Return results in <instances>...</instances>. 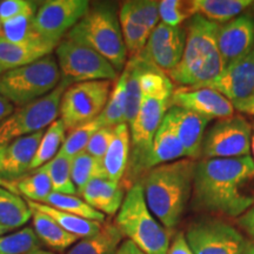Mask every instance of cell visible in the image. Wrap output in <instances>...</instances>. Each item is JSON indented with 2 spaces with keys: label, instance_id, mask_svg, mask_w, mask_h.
<instances>
[{
  "label": "cell",
  "instance_id": "obj_1",
  "mask_svg": "<svg viewBox=\"0 0 254 254\" xmlns=\"http://www.w3.org/2000/svg\"><path fill=\"white\" fill-rule=\"evenodd\" d=\"M254 163L251 155L202 159L196 163L192 207L227 218H240L254 205L251 185Z\"/></svg>",
  "mask_w": 254,
  "mask_h": 254
},
{
  "label": "cell",
  "instance_id": "obj_2",
  "mask_svg": "<svg viewBox=\"0 0 254 254\" xmlns=\"http://www.w3.org/2000/svg\"><path fill=\"white\" fill-rule=\"evenodd\" d=\"M140 90L139 110L128 126L131 151L128 166L124 177L126 178L124 186L127 190L131 187L132 182L134 185L136 180H140L144 176L146 159L151 151L155 133L171 107L174 86L166 73L147 63L140 75Z\"/></svg>",
  "mask_w": 254,
  "mask_h": 254
},
{
  "label": "cell",
  "instance_id": "obj_3",
  "mask_svg": "<svg viewBox=\"0 0 254 254\" xmlns=\"http://www.w3.org/2000/svg\"><path fill=\"white\" fill-rule=\"evenodd\" d=\"M195 167V160L180 159L151 168L136 182L151 213L168 231L179 224L192 198Z\"/></svg>",
  "mask_w": 254,
  "mask_h": 254
},
{
  "label": "cell",
  "instance_id": "obj_4",
  "mask_svg": "<svg viewBox=\"0 0 254 254\" xmlns=\"http://www.w3.org/2000/svg\"><path fill=\"white\" fill-rule=\"evenodd\" d=\"M218 31L219 24L201 15L190 19L182 62L167 74L172 82L180 87H204L224 72Z\"/></svg>",
  "mask_w": 254,
  "mask_h": 254
},
{
  "label": "cell",
  "instance_id": "obj_5",
  "mask_svg": "<svg viewBox=\"0 0 254 254\" xmlns=\"http://www.w3.org/2000/svg\"><path fill=\"white\" fill-rule=\"evenodd\" d=\"M65 38L90 46L104 57L118 73L125 68L128 56L114 4L100 2L90 6L84 18Z\"/></svg>",
  "mask_w": 254,
  "mask_h": 254
},
{
  "label": "cell",
  "instance_id": "obj_6",
  "mask_svg": "<svg viewBox=\"0 0 254 254\" xmlns=\"http://www.w3.org/2000/svg\"><path fill=\"white\" fill-rule=\"evenodd\" d=\"M114 224L127 240L146 254H167L171 232L151 213L139 183L127 190Z\"/></svg>",
  "mask_w": 254,
  "mask_h": 254
},
{
  "label": "cell",
  "instance_id": "obj_7",
  "mask_svg": "<svg viewBox=\"0 0 254 254\" xmlns=\"http://www.w3.org/2000/svg\"><path fill=\"white\" fill-rule=\"evenodd\" d=\"M62 81L58 62L53 56L37 60L0 75V95L14 106L23 107L50 94Z\"/></svg>",
  "mask_w": 254,
  "mask_h": 254
},
{
  "label": "cell",
  "instance_id": "obj_8",
  "mask_svg": "<svg viewBox=\"0 0 254 254\" xmlns=\"http://www.w3.org/2000/svg\"><path fill=\"white\" fill-rule=\"evenodd\" d=\"M71 82L62 79L60 84L50 94L33 103L14 110V112L0 123V146L7 145L15 139L39 131L56 122L59 116L60 101L64 92Z\"/></svg>",
  "mask_w": 254,
  "mask_h": 254
},
{
  "label": "cell",
  "instance_id": "obj_9",
  "mask_svg": "<svg viewBox=\"0 0 254 254\" xmlns=\"http://www.w3.org/2000/svg\"><path fill=\"white\" fill-rule=\"evenodd\" d=\"M56 56L62 79L77 84L85 81L110 80L119 78L118 72L90 46L64 38L56 47Z\"/></svg>",
  "mask_w": 254,
  "mask_h": 254
},
{
  "label": "cell",
  "instance_id": "obj_10",
  "mask_svg": "<svg viewBox=\"0 0 254 254\" xmlns=\"http://www.w3.org/2000/svg\"><path fill=\"white\" fill-rule=\"evenodd\" d=\"M113 88V81L97 80L72 84L64 92L59 114L66 129L97 119L103 112Z\"/></svg>",
  "mask_w": 254,
  "mask_h": 254
},
{
  "label": "cell",
  "instance_id": "obj_11",
  "mask_svg": "<svg viewBox=\"0 0 254 254\" xmlns=\"http://www.w3.org/2000/svg\"><path fill=\"white\" fill-rule=\"evenodd\" d=\"M252 124L241 116L220 119L205 133L204 159H231L251 155Z\"/></svg>",
  "mask_w": 254,
  "mask_h": 254
},
{
  "label": "cell",
  "instance_id": "obj_12",
  "mask_svg": "<svg viewBox=\"0 0 254 254\" xmlns=\"http://www.w3.org/2000/svg\"><path fill=\"white\" fill-rule=\"evenodd\" d=\"M185 237L194 254H240L249 243L236 227L217 218L193 222Z\"/></svg>",
  "mask_w": 254,
  "mask_h": 254
},
{
  "label": "cell",
  "instance_id": "obj_13",
  "mask_svg": "<svg viewBox=\"0 0 254 254\" xmlns=\"http://www.w3.org/2000/svg\"><path fill=\"white\" fill-rule=\"evenodd\" d=\"M87 0H50L38 7L34 27L44 39L58 44L90 9Z\"/></svg>",
  "mask_w": 254,
  "mask_h": 254
},
{
  "label": "cell",
  "instance_id": "obj_14",
  "mask_svg": "<svg viewBox=\"0 0 254 254\" xmlns=\"http://www.w3.org/2000/svg\"><path fill=\"white\" fill-rule=\"evenodd\" d=\"M204 87L219 92L233 105L234 110L245 113L254 100V49L227 66L215 80Z\"/></svg>",
  "mask_w": 254,
  "mask_h": 254
},
{
  "label": "cell",
  "instance_id": "obj_15",
  "mask_svg": "<svg viewBox=\"0 0 254 254\" xmlns=\"http://www.w3.org/2000/svg\"><path fill=\"white\" fill-rule=\"evenodd\" d=\"M45 129L0 146V187L17 194L14 184L30 171Z\"/></svg>",
  "mask_w": 254,
  "mask_h": 254
},
{
  "label": "cell",
  "instance_id": "obj_16",
  "mask_svg": "<svg viewBox=\"0 0 254 254\" xmlns=\"http://www.w3.org/2000/svg\"><path fill=\"white\" fill-rule=\"evenodd\" d=\"M171 106L192 111L209 120L234 116V107L224 95L208 87H179L174 90Z\"/></svg>",
  "mask_w": 254,
  "mask_h": 254
},
{
  "label": "cell",
  "instance_id": "obj_17",
  "mask_svg": "<svg viewBox=\"0 0 254 254\" xmlns=\"http://www.w3.org/2000/svg\"><path fill=\"white\" fill-rule=\"evenodd\" d=\"M218 47L225 68L254 49V18L243 14L219 25Z\"/></svg>",
  "mask_w": 254,
  "mask_h": 254
},
{
  "label": "cell",
  "instance_id": "obj_18",
  "mask_svg": "<svg viewBox=\"0 0 254 254\" xmlns=\"http://www.w3.org/2000/svg\"><path fill=\"white\" fill-rule=\"evenodd\" d=\"M166 117L176 129L178 138L185 151V157L192 160L200 157L208 120L192 111L177 106H171Z\"/></svg>",
  "mask_w": 254,
  "mask_h": 254
},
{
  "label": "cell",
  "instance_id": "obj_19",
  "mask_svg": "<svg viewBox=\"0 0 254 254\" xmlns=\"http://www.w3.org/2000/svg\"><path fill=\"white\" fill-rule=\"evenodd\" d=\"M125 187L106 177L95 178L85 186L80 196L86 204L103 214L118 213L125 199Z\"/></svg>",
  "mask_w": 254,
  "mask_h": 254
},
{
  "label": "cell",
  "instance_id": "obj_20",
  "mask_svg": "<svg viewBox=\"0 0 254 254\" xmlns=\"http://www.w3.org/2000/svg\"><path fill=\"white\" fill-rule=\"evenodd\" d=\"M56 47V44L46 40L38 43H11L4 37H0V67L6 72L30 65L50 56Z\"/></svg>",
  "mask_w": 254,
  "mask_h": 254
},
{
  "label": "cell",
  "instance_id": "obj_21",
  "mask_svg": "<svg viewBox=\"0 0 254 254\" xmlns=\"http://www.w3.org/2000/svg\"><path fill=\"white\" fill-rule=\"evenodd\" d=\"M185 158V151L178 138L176 129L170 119L165 116L163 123L155 133L151 151L146 159L144 174L159 165L173 163Z\"/></svg>",
  "mask_w": 254,
  "mask_h": 254
},
{
  "label": "cell",
  "instance_id": "obj_22",
  "mask_svg": "<svg viewBox=\"0 0 254 254\" xmlns=\"http://www.w3.org/2000/svg\"><path fill=\"white\" fill-rule=\"evenodd\" d=\"M131 151V133L127 124L114 127L112 141L103 158L105 174L110 180L122 183L125 177Z\"/></svg>",
  "mask_w": 254,
  "mask_h": 254
},
{
  "label": "cell",
  "instance_id": "obj_23",
  "mask_svg": "<svg viewBox=\"0 0 254 254\" xmlns=\"http://www.w3.org/2000/svg\"><path fill=\"white\" fill-rule=\"evenodd\" d=\"M118 17L127 56L129 57V59L139 57L144 51L152 31L148 30L140 18L136 15L131 1L123 2L118 12Z\"/></svg>",
  "mask_w": 254,
  "mask_h": 254
},
{
  "label": "cell",
  "instance_id": "obj_24",
  "mask_svg": "<svg viewBox=\"0 0 254 254\" xmlns=\"http://www.w3.org/2000/svg\"><path fill=\"white\" fill-rule=\"evenodd\" d=\"M124 238L114 222H103L97 233L78 240L66 254H116Z\"/></svg>",
  "mask_w": 254,
  "mask_h": 254
},
{
  "label": "cell",
  "instance_id": "obj_25",
  "mask_svg": "<svg viewBox=\"0 0 254 254\" xmlns=\"http://www.w3.org/2000/svg\"><path fill=\"white\" fill-rule=\"evenodd\" d=\"M194 14L219 25L228 23L254 8L253 0H192Z\"/></svg>",
  "mask_w": 254,
  "mask_h": 254
},
{
  "label": "cell",
  "instance_id": "obj_26",
  "mask_svg": "<svg viewBox=\"0 0 254 254\" xmlns=\"http://www.w3.org/2000/svg\"><path fill=\"white\" fill-rule=\"evenodd\" d=\"M31 208V207H30ZM32 209V225L33 231L40 240L41 244L46 245L49 249L58 252H64L69 247H72L79 240L77 237L72 236L59 226L57 222L49 215Z\"/></svg>",
  "mask_w": 254,
  "mask_h": 254
},
{
  "label": "cell",
  "instance_id": "obj_27",
  "mask_svg": "<svg viewBox=\"0 0 254 254\" xmlns=\"http://www.w3.org/2000/svg\"><path fill=\"white\" fill-rule=\"evenodd\" d=\"M26 201L31 208L38 209V211L47 214L49 217L52 218L60 227L64 228L66 232H68V233H71L72 236L77 237L78 239H84V238L93 236V234H95L100 230L101 225H103V222L88 220V219L77 217V215L66 213V212L59 211V209L40 204V202L30 201V200H26Z\"/></svg>",
  "mask_w": 254,
  "mask_h": 254
},
{
  "label": "cell",
  "instance_id": "obj_28",
  "mask_svg": "<svg viewBox=\"0 0 254 254\" xmlns=\"http://www.w3.org/2000/svg\"><path fill=\"white\" fill-rule=\"evenodd\" d=\"M32 219V209L26 200L11 190L0 187V225L15 230Z\"/></svg>",
  "mask_w": 254,
  "mask_h": 254
},
{
  "label": "cell",
  "instance_id": "obj_29",
  "mask_svg": "<svg viewBox=\"0 0 254 254\" xmlns=\"http://www.w3.org/2000/svg\"><path fill=\"white\" fill-rule=\"evenodd\" d=\"M126 77L125 73H120L119 78L114 82L109 101L99 118L103 127H116L126 124Z\"/></svg>",
  "mask_w": 254,
  "mask_h": 254
},
{
  "label": "cell",
  "instance_id": "obj_30",
  "mask_svg": "<svg viewBox=\"0 0 254 254\" xmlns=\"http://www.w3.org/2000/svg\"><path fill=\"white\" fill-rule=\"evenodd\" d=\"M65 132L66 127L64 126L60 119H57L47 127L44 135L41 136L36 155L32 160L30 171H37L59 153L66 138Z\"/></svg>",
  "mask_w": 254,
  "mask_h": 254
},
{
  "label": "cell",
  "instance_id": "obj_31",
  "mask_svg": "<svg viewBox=\"0 0 254 254\" xmlns=\"http://www.w3.org/2000/svg\"><path fill=\"white\" fill-rule=\"evenodd\" d=\"M38 170L47 174L52 185V192L68 195H75V193H78L71 177V158L58 153Z\"/></svg>",
  "mask_w": 254,
  "mask_h": 254
},
{
  "label": "cell",
  "instance_id": "obj_32",
  "mask_svg": "<svg viewBox=\"0 0 254 254\" xmlns=\"http://www.w3.org/2000/svg\"><path fill=\"white\" fill-rule=\"evenodd\" d=\"M37 11L38 7H33L19 17L2 24L1 37L11 43H38L45 40L34 27V15Z\"/></svg>",
  "mask_w": 254,
  "mask_h": 254
},
{
  "label": "cell",
  "instance_id": "obj_33",
  "mask_svg": "<svg viewBox=\"0 0 254 254\" xmlns=\"http://www.w3.org/2000/svg\"><path fill=\"white\" fill-rule=\"evenodd\" d=\"M41 204L51 206V207L66 212V213L77 215V217L88 219V220L98 222L105 221V214L95 211L77 195L60 194V193L52 192Z\"/></svg>",
  "mask_w": 254,
  "mask_h": 254
},
{
  "label": "cell",
  "instance_id": "obj_34",
  "mask_svg": "<svg viewBox=\"0 0 254 254\" xmlns=\"http://www.w3.org/2000/svg\"><path fill=\"white\" fill-rule=\"evenodd\" d=\"M71 177L77 192L80 194L81 190L91 180L95 178L106 177L103 160H98L85 151L81 152L71 159Z\"/></svg>",
  "mask_w": 254,
  "mask_h": 254
},
{
  "label": "cell",
  "instance_id": "obj_35",
  "mask_svg": "<svg viewBox=\"0 0 254 254\" xmlns=\"http://www.w3.org/2000/svg\"><path fill=\"white\" fill-rule=\"evenodd\" d=\"M101 127L103 125H101L99 118H97L90 123L82 124L80 126L69 129V133L65 138L59 153L71 159L74 158L75 155L86 150L92 135Z\"/></svg>",
  "mask_w": 254,
  "mask_h": 254
},
{
  "label": "cell",
  "instance_id": "obj_36",
  "mask_svg": "<svg viewBox=\"0 0 254 254\" xmlns=\"http://www.w3.org/2000/svg\"><path fill=\"white\" fill-rule=\"evenodd\" d=\"M41 245L43 244L31 227L0 236V254H26L32 251L41 250Z\"/></svg>",
  "mask_w": 254,
  "mask_h": 254
},
{
  "label": "cell",
  "instance_id": "obj_37",
  "mask_svg": "<svg viewBox=\"0 0 254 254\" xmlns=\"http://www.w3.org/2000/svg\"><path fill=\"white\" fill-rule=\"evenodd\" d=\"M17 192L23 194L30 201L43 202L51 193H52V185L43 171L37 170L31 176H25L14 184Z\"/></svg>",
  "mask_w": 254,
  "mask_h": 254
},
{
  "label": "cell",
  "instance_id": "obj_38",
  "mask_svg": "<svg viewBox=\"0 0 254 254\" xmlns=\"http://www.w3.org/2000/svg\"><path fill=\"white\" fill-rule=\"evenodd\" d=\"M159 15L160 23L172 27H180L184 21L194 17L192 0H161L159 1Z\"/></svg>",
  "mask_w": 254,
  "mask_h": 254
},
{
  "label": "cell",
  "instance_id": "obj_39",
  "mask_svg": "<svg viewBox=\"0 0 254 254\" xmlns=\"http://www.w3.org/2000/svg\"><path fill=\"white\" fill-rule=\"evenodd\" d=\"M131 5L134 12L140 18L148 30L153 31L157 25L160 23L159 15V1L154 0H133Z\"/></svg>",
  "mask_w": 254,
  "mask_h": 254
},
{
  "label": "cell",
  "instance_id": "obj_40",
  "mask_svg": "<svg viewBox=\"0 0 254 254\" xmlns=\"http://www.w3.org/2000/svg\"><path fill=\"white\" fill-rule=\"evenodd\" d=\"M113 133V127H101L92 135L85 152H87L88 154L98 159V160H103L107 150H109L111 141H112Z\"/></svg>",
  "mask_w": 254,
  "mask_h": 254
},
{
  "label": "cell",
  "instance_id": "obj_41",
  "mask_svg": "<svg viewBox=\"0 0 254 254\" xmlns=\"http://www.w3.org/2000/svg\"><path fill=\"white\" fill-rule=\"evenodd\" d=\"M37 7V2L28 0H2L0 1V21L1 25L25 13L28 9Z\"/></svg>",
  "mask_w": 254,
  "mask_h": 254
},
{
  "label": "cell",
  "instance_id": "obj_42",
  "mask_svg": "<svg viewBox=\"0 0 254 254\" xmlns=\"http://www.w3.org/2000/svg\"><path fill=\"white\" fill-rule=\"evenodd\" d=\"M167 254H194L193 251L187 243L185 233L183 232H178L174 238L171 241L170 249H168Z\"/></svg>",
  "mask_w": 254,
  "mask_h": 254
},
{
  "label": "cell",
  "instance_id": "obj_43",
  "mask_svg": "<svg viewBox=\"0 0 254 254\" xmlns=\"http://www.w3.org/2000/svg\"><path fill=\"white\" fill-rule=\"evenodd\" d=\"M239 225L246 232L247 236L254 240V205L239 218Z\"/></svg>",
  "mask_w": 254,
  "mask_h": 254
},
{
  "label": "cell",
  "instance_id": "obj_44",
  "mask_svg": "<svg viewBox=\"0 0 254 254\" xmlns=\"http://www.w3.org/2000/svg\"><path fill=\"white\" fill-rule=\"evenodd\" d=\"M14 112V105L6 99L5 97L0 95V123L5 120L8 116Z\"/></svg>",
  "mask_w": 254,
  "mask_h": 254
},
{
  "label": "cell",
  "instance_id": "obj_45",
  "mask_svg": "<svg viewBox=\"0 0 254 254\" xmlns=\"http://www.w3.org/2000/svg\"><path fill=\"white\" fill-rule=\"evenodd\" d=\"M116 254H146V253L142 252L139 247H136L132 241L125 240L123 241L122 245L119 246V249L117 251Z\"/></svg>",
  "mask_w": 254,
  "mask_h": 254
},
{
  "label": "cell",
  "instance_id": "obj_46",
  "mask_svg": "<svg viewBox=\"0 0 254 254\" xmlns=\"http://www.w3.org/2000/svg\"><path fill=\"white\" fill-rule=\"evenodd\" d=\"M240 254H254V243L252 241H249L245 249L243 250V252Z\"/></svg>",
  "mask_w": 254,
  "mask_h": 254
},
{
  "label": "cell",
  "instance_id": "obj_47",
  "mask_svg": "<svg viewBox=\"0 0 254 254\" xmlns=\"http://www.w3.org/2000/svg\"><path fill=\"white\" fill-rule=\"evenodd\" d=\"M251 157L254 163V123L252 124V141H251Z\"/></svg>",
  "mask_w": 254,
  "mask_h": 254
},
{
  "label": "cell",
  "instance_id": "obj_48",
  "mask_svg": "<svg viewBox=\"0 0 254 254\" xmlns=\"http://www.w3.org/2000/svg\"><path fill=\"white\" fill-rule=\"evenodd\" d=\"M26 254H56L53 252H51V251H44V250H37V251H32L30 253H26Z\"/></svg>",
  "mask_w": 254,
  "mask_h": 254
},
{
  "label": "cell",
  "instance_id": "obj_49",
  "mask_svg": "<svg viewBox=\"0 0 254 254\" xmlns=\"http://www.w3.org/2000/svg\"><path fill=\"white\" fill-rule=\"evenodd\" d=\"M245 113H246V114H250V116H254V101H253L252 104L250 105L249 109L246 110Z\"/></svg>",
  "mask_w": 254,
  "mask_h": 254
},
{
  "label": "cell",
  "instance_id": "obj_50",
  "mask_svg": "<svg viewBox=\"0 0 254 254\" xmlns=\"http://www.w3.org/2000/svg\"><path fill=\"white\" fill-rule=\"evenodd\" d=\"M9 231H11V230H9V228L2 226V225H0V236H5V234L7 233V232H9Z\"/></svg>",
  "mask_w": 254,
  "mask_h": 254
},
{
  "label": "cell",
  "instance_id": "obj_51",
  "mask_svg": "<svg viewBox=\"0 0 254 254\" xmlns=\"http://www.w3.org/2000/svg\"><path fill=\"white\" fill-rule=\"evenodd\" d=\"M2 36V25H1V21H0V37Z\"/></svg>",
  "mask_w": 254,
  "mask_h": 254
},
{
  "label": "cell",
  "instance_id": "obj_52",
  "mask_svg": "<svg viewBox=\"0 0 254 254\" xmlns=\"http://www.w3.org/2000/svg\"><path fill=\"white\" fill-rule=\"evenodd\" d=\"M2 72H4V71H2V68H1V67H0V75H1V74H2Z\"/></svg>",
  "mask_w": 254,
  "mask_h": 254
},
{
  "label": "cell",
  "instance_id": "obj_53",
  "mask_svg": "<svg viewBox=\"0 0 254 254\" xmlns=\"http://www.w3.org/2000/svg\"><path fill=\"white\" fill-rule=\"evenodd\" d=\"M253 101H254V100H253ZM253 101H252V103H253Z\"/></svg>",
  "mask_w": 254,
  "mask_h": 254
}]
</instances>
